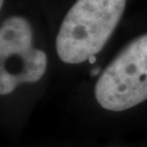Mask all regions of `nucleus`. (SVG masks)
<instances>
[{
	"label": "nucleus",
	"instance_id": "f257e3e1",
	"mask_svg": "<svg viewBox=\"0 0 147 147\" xmlns=\"http://www.w3.org/2000/svg\"><path fill=\"white\" fill-rule=\"evenodd\" d=\"M63 110L78 138L147 135V27L118 33L104 58L63 95Z\"/></svg>",
	"mask_w": 147,
	"mask_h": 147
},
{
	"label": "nucleus",
	"instance_id": "f03ea898",
	"mask_svg": "<svg viewBox=\"0 0 147 147\" xmlns=\"http://www.w3.org/2000/svg\"><path fill=\"white\" fill-rule=\"evenodd\" d=\"M55 81V57L47 28L22 12L0 24V130L10 142L23 136Z\"/></svg>",
	"mask_w": 147,
	"mask_h": 147
},
{
	"label": "nucleus",
	"instance_id": "7ed1b4c3",
	"mask_svg": "<svg viewBox=\"0 0 147 147\" xmlns=\"http://www.w3.org/2000/svg\"><path fill=\"white\" fill-rule=\"evenodd\" d=\"M127 0H72L47 27L55 57L51 95H64L94 68L113 42Z\"/></svg>",
	"mask_w": 147,
	"mask_h": 147
},
{
	"label": "nucleus",
	"instance_id": "20e7f679",
	"mask_svg": "<svg viewBox=\"0 0 147 147\" xmlns=\"http://www.w3.org/2000/svg\"><path fill=\"white\" fill-rule=\"evenodd\" d=\"M44 147H147V136L133 142H120V141H106L105 143H96L94 141L78 138L72 141H57L46 144Z\"/></svg>",
	"mask_w": 147,
	"mask_h": 147
}]
</instances>
